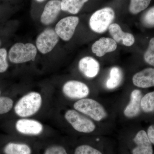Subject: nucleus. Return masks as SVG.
Segmentation results:
<instances>
[{
	"label": "nucleus",
	"instance_id": "9b49d317",
	"mask_svg": "<svg viewBox=\"0 0 154 154\" xmlns=\"http://www.w3.org/2000/svg\"><path fill=\"white\" fill-rule=\"evenodd\" d=\"M134 141L137 146L133 149V154H153L152 143L144 131H139L134 138Z\"/></svg>",
	"mask_w": 154,
	"mask_h": 154
},
{
	"label": "nucleus",
	"instance_id": "7ed1b4c3",
	"mask_svg": "<svg viewBox=\"0 0 154 154\" xmlns=\"http://www.w3.org/2000/svg\"><path fill=\"white\" fill-rule=\"evenodd\" d=\"M115 18L113 9L107 7L96 11L91 16L89 25L91 30L96 33H104L108 29Z\"/></svg>",
	"mask_w": 154,
	"mask_h": 154
},
{
	"label": "nucleus",
	"instance_id": "cd10ccee",
	"mask_svg": "<svg viewBox=\"0 0 154 154\" xmlns=\"http://www.w3.org/2000/svg\"><path fill=\"white\" fill-rule=\"evenodd\" d=\"M147 134L151 142L154 144V125L149 127Z\"/></svg>",
	"mask_w": 154,
	"mask_h": 154
},
{
	"label": "nucleus",
	"instance_id": "c756f323",
	"mask_svg": "<svg viewBox=\"0 0 154 154\" xmlns=\"http://www.w3.org/2000/svg\"><path fill=\"white\" fill-rule=\"evenodd\" d=\"M1 39H0V46H1Z\"/></svg>",
	"mask_w": 154,
	"mask_h": 154
},
{
	"label": "nucleus",
	"instance_id": "6e6552de",
	"mask_svg": "<svg viewBox=\"0 0 154 154\" xmlns=\"http://www.w3.org/2000/svg\"><path fill=\"white\" fill-rule=\"evenodd\" d=\"M63 91L66 96L72 99H82L90 94V89L86 84L75 80L66 82Z\"/></svg>",
	"mask_w": 154,
	"mask_h": 154
},
{
	"label": "nucleus",
	"instance_id": "a878e982",
	"mask_svg": "<svg viewBox=\"0 0 154 154\" xmlns=\"http://www.w3.org/2000/svg\"><path fill=\"white\" fill-rule=\"evenodd\" d=\"M7 51L4 48H0V73L7 71L9 65L7 60Z\"/></svg>",
	"mask_w": 154,
	"mask_h": 154
},
{
	"label": "nucleus",
	"instance_id": "20e7f679",
	"mask_svg": "<svg viewBox=\"0 0 154 154\" xmlns=\"http://www.w3.org/2000/svg\"><path fill=\"white\" fill-rule=\"evenodd\" d=\"M74 107L76 110L88 115L96 121H101L107 116L103 106L93 99H80L75 103Z\"/></svg>",
	"mask_w": 154,
	"mask_h": 154
},
{
	"label": "nucleus",
	"instance_id": "f8f14e48",
	"mask_svg": "<svg viewBox=\"0 0 154 154\" xmlns=\"http://www.w3.org/2000/svg\"><path fill=\"white\" fill-rule=\"evenodd\" d=\"M108 30L113 39L116 42L128 47L134 44V36L131 33L123 32L118 24L113 23L111 24L109 26Z\"/></svg>",
	"mask_w": 154,
	"mask_h": 154
},
{
	"label": "nucleus",
	"instance_id": "bb28decb",
	"mask_svg": "<svg viewBox=\"0 0 154 154\" xmlns=\"http://www.w3.org/2000/svg\"><path fill=\"white\" fill-rule=\"evenodd\" d=\"M44 154H68L65 149L60 146L49 147L45 150Z\"/></svg>",
	"mask_w": 154,
	"mask_h": 154
},
{
	"label": "nucleus",
	"instance_id": "4be33fe9",
	"mask_svg": "<svg viewBox=\"0 0 154 154\" xmlns=\"http://www.w3.org/2000/svg\"><path fill=\"white\" fill-rule=\"evenodd\" d=\"M144 59L146 63L154 66V37L149 42L148 47L144 54Z\"/></svg>",
	"mask_w": 154,
	"mask_h": 154
},
{
	"label": "nucleus",
	"instance_id": "f257e3e1",
	"mask_svg": "<svg viewBox=\"0 0 154 154\" xmlns=\"http://www.w3.org/2000/svg\"><path fill=\"white\" fill-rule=\"evenodd\" d=\"M42 99L37 92L28 93L18 101L14 107L15 113L22 117H28L35 114L41 107Z\"/></svg>",
	"mask_w": 154,
	"mask_h": 154
},
{
	"label": "nucleus",
	"instance_id": "dca6fc26",
	"mask_svg": "<svg viewBox=\"0 0 154 154\" xmlns=\"http://www.w3.org/2000/svg\"><path fill=\"white\" fill-rule=\"evenodd\" d=\"M142 98L141 92L134 90L131 92L130 100L124 111V114L128 118H133L137 116L140 112L141 100Z\"/></svg>",
	"mask_w": 154,
	"mask_h": 154
},
{
	"label": "nucleus",
	"instance_id": "39448f33",
	"mask_svg": "<svg viewBox=\"0 0 154 154\" xmlns=\"http://www.w3.org/2000/svg\"><path fill=\"white\" fill-rule=\"evenodd\" d=\"M65 117L74 129L79 132L90 133L93 132L96 129V125L93 122L76 110H67Z\"/></svg>",
	"mask_w": 154,
	"mask_h": 154
},
{
	"label": "nucleus",
	"instance_id": "c85d7f7f",
	"mask_svg": "<svg viewBox=\"0 0 154 154\" xmlns=\"http://www.w3.org/2000/svg\"><path fill=\"white\" fill-rule=\"evenodd\" d=\"M36 2H42L45 0H36Z\"/></svg>",
	"mask_w": 154,
	"mask_h": 154
},
{
	"label": "nucleus",
	"instance_id": "4468645a",
	"mask_svg": "<svg viewBox=\"0 0 154 154\" xmlns=\"http://www.w3.org/2000/svg\"><path fill=\"white\" fill-rule=\"evenodd\" d=\"M117 48L116 42L109 37H102L92 46V52L97 57H102L107 53L113 52Z\"/></svg>",
	"mask_w": 154,
	"mask_h": 154
},
{
	"label": "nucleus",
	"instance_id": "b1692460",
	"mask_svg": "<svg viewBox=\"0 0 154 154\" xmlns=\"http://www.w3.org/2000/svg\"><path fill=\"white\" fill-rule=\"evenodd\" d=\"M13 106V101L7 97H0V114L9 112Z\"/></svg>",
	"mask_w": 154,
	"mask_h": 154
},
{
	"label": "nucleus",
	"instance_id": "393cba45",
	"mask_svg": "<svg viewBox=\"0 0 154 154\" xmlns=\"http://www.w3.org/2000/svg\"><path fill=\"white\" fill-rule=\"evenodd\" d=\"M74 154H102L100 151L88 145H82L77 147Z\"/></svg>",
	"mask_w": 154,
	"mask_h": 154
},
{
	"label": "nucleus",
	"instance_id": "412c9836",
	"mask_svg": "<svg viewBox=\"0 0 154 154\" xmlns=\"http://www.w3.org/2000/svg\"><path fill=\"white\" fill-rule=\"evenodd\" d=\"M141 108L146 113L154 111V91L148 93L142 97Z\"/></svg>",
	"mask_w": 154,
	"mask_h": 154
},
{
	"label": "nucleus",
	"instance_id": "f03ea898",
	"mask_svg": "<svg viewBox=\"0 0 154 154\" xmlns=\"http://www.w3.org/2000/svg\"><path fill=\"white\" fill-rule=\"evenodd\" d=\"M37 54V48L31 43L18 42L9 51L8 57L11 62L16 64L34 61Z\"/></svg>",
	"mask_w": 154,
	"mask_h": 154
},
{
	"label": "nucleus",
	"instance_id": "aec40b11",
	"mask_svg": "<svg viewBox=\"0 0 154 154\" xmlns=\"http://www.w3.org/2000/svg\"><path fill=\"white\" fill-rule=\"evenodd\" d=\"M151 1V0H130V12L133 14H139L147 8Z\"/></svg>",
	"mask_w": 154,
	"mask_h": 154
},
{
	"label": "nucleus",
	"instance_id": "7c9ffc66",
	"mask_svg": "<svg viewBox=\"0 0 154 154\" xmlns=\"http://www.w3.org/2000/svg\"><path fill=\"white\" fill-rule=\"evenodd\" d=\"M0 94H1V91H0Z\"/></svg>",
	"mask_w": 154,
	"mask_h": 154
},
{
	"label": "nucleus",
	"instance_id": "a211bd4d",
	"mask_svg": "<svg viewBox=\"0 0 154 154\" xmlns=\"http://www.w3.org/2000/svg\"><path fill=\"white\" fill-rule=\"evenodd\" d=\"M122 77L123 75L121 69L117 67L112 68L110 70V78L106 82V88L109 90L117 88L121 83Z\"/></svg>",
	"mask_w": 154,
	"mask_h": 154
},
{
	"label": "nucleus",
	"instance_id": "423d86ee",
	"mask_svg": "<svg viewBox=\"0 0 154 154\" xmlns=\"http://www.w3.org/2000/svg\"><path fill=\"white\" fill-rule=\"evenodd\" d=\"M59 38L54 29L47 28L37 36L36 42V48L42 54H46L55 47L59 41Z\"/></svg>",
	"mask_w": 154,
	"mask_h": 154
},
{
	"label": "nucleus",
	"instance_id": "0eeeda50",
	"mask_svg": "<svg viewBox=\"0 0 154 154\" xmlns=\"http://www.w3.org/2000/svg\"><path fill=\"white\" fill-rule=\"evenodd\" d=\"M79 22L77 17L70 16L60 20L56 25V33L60 38L65 41H68L72 37Z\"/></svg>",
	"mask_w": 154,
	"mask_h": 154
},
{
	"label": "nucleus",
	"instance_id": "1a4fd4ad",
	"mask_svg": "<svg viewBox=\"0 0 154 154\" xmlns=\"http://www.w3.org/2000/svg\"><path fill=\"white\" fill-rule=\"evenodd\" d=\"M61 1L60 0H51L46 4L42 14L40 21L45 25L52 24L57 19L60 13Z\"/></svg>",
	"mask_w": 154,
	"mask_h": 154
},
{
	"label": "nucleus",
	"instance_id": "ddd939ff",
	"mask_svg": "<svg viewBox=\"0 0 154 154\" xmlns=\"http://www.w3.org/2000/svg\"><path fill=\"white\" fill-rule=\"evenodd\" d=\"M78 66L80 71L88 78L96 77L100 70V64L98 61L91 57L81 59Z\"/></svg>",
	"mask_w": 154,
	"mask_h": 154
},
{
	"label": "nucleus",
	"instance_id": "f3484780",
	"mask_svg": "<svg viewBox=\"0 0 154 154\" xmlns=\"http://www.w3.org/2000/svg\"><path fill=\"white\" fill-rule=\"evenodd\" d=\"M88 0H62L61 8L62 11L72 14H76L79 12L84 4Z\"/></svg>",
	"mask_w": 154,
	"mask_h": 154
},
{
	"label": "nucleus",
	"instance_id": "9d476101",
	"mask_svg": "<svg viewBox=\"0 0 154 154\" xmlns=\"http://www.w3.org/2000/svg\"><path fill=\"white\" fill-rule=\"evenodd\" d=\"M16 127L19 132L26 135H37L43 131L41 123L33 119H19L16 123Z\"/></svg>",
	"mask_w": 154,
	"mask_h": 154
},
{
	"label": "nucleus",
	"instance_id": "5701e85b",
	"mask_svg": "<svg viewBox=\"0 0 154 154\" xmlns=\"http://www.w3.org/2000/svg\"><path fill=\"white\" fill-rule=\"evenodd\" d=\"M142 22L147 28H154V7L145 13L142 18Z\"/></svg>",
	"mask_w": 154,
	"mask_h": 154
},
{
	"label": "nucleus",
	"instance_id": "6ab92c4d",
	"mask_svg": "<svg viewBox=\"0 0 154 154\" xmlns=\"http://www.w3.org/2000/svg\"><path fill=\"white\" fill-rule=\"evenodd\" d=\"M5 154H31V150L28 145L10 143L4 149Z\"/></svg>",
	"mask_w": 154,
	"mask_h": 154
},
{
	"label": "nucleus",
	"instance_id": "2eb2a0df",
	"mask_svg": "<svg viewBox=\"0 0 154 154\" xmlns=\"http://www.w3.org/2000/svg\"><path fill=\"white\" fill-rule=\"evenodd\" d=\"M132 82L136 87L142 88L154 86V69L149 68L137 73L132 78Z\"/></svg>",
	"mask_w": 154,
	"mask_h": 154
}]
</instances>
